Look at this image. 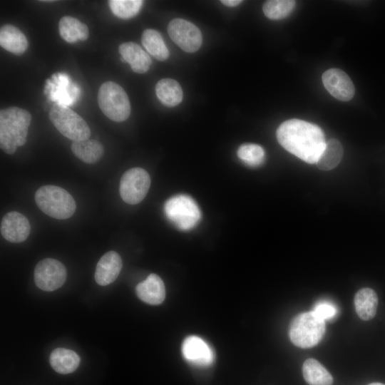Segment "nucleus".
Here are the masks:
<instances>
[{"label":"nucleus","instance_id":"obj_1","mask_svg":"<svg viewBox=\"0 0 385 385\" xmlns=\"http://www.w3.org/2000/svg\"><path fill=\"white\" fill-rule=\"evenodd\" d=\"M277 138L289 153L310 164L317 163L326 144L324 134L318 125L295 118L279 126Z\"/></svg>","mask_w":385,"mask_h":385},{"label":"nucleus","instance_id":"obj_18","mask_svg":"<svg viewBox=\"0 0 385 385\" xmlns=\"http://www.w3.org/2000/svg\"><path fill=\"white\" fill-rule=\"evenodd\" d=\"M80 361L74 351L61 347L53 349L49 356L51 367L61 374L73 372L78 367Z\"/></svg>","mask_w":385,"mask_h":385},{"label":"nucleus","instance_id":"obj_17","mask_svg":"<svg viewBox=\"0 0 385 385\" xmlns=\"http://www.w3.org/2000/svg\"><path fill=\"white\" fill-rule=\"evenodd\" d=\"M0 45L14 54L21 55L26 51L29 43L26 36L18 28L6 24L0 29Z\"/></svg>","mask_w":385,"mask_h":385},{"label":"nucleus","instance_id":"obj_30","mask_svg":"<svg viewBox=\"0 0 385 385\" xmlns=\"http://www.w3.org/2000/svg\"><path fill=\"white\" fill-rule=\"evenodd\" d=\"M220 2L225 6L233 7L239 5L242 1L241 0H221Z\"/></svg>","mask_w":385,"mask_h":385},{"label":"nucleus","instance_id":"obj_5","mask_svg":"<svg viewBox=\"0 0 385 385\" xmlns=\"http://www.w3.org/2000/svg\"><path fill=\"white\" fill-rule=\"evenodd\" d=\"M98 106L103 114L111 120L122 122L130 114V104L124 89L113 81L103 83L98 90Z\"/></svg>","mask_w":385,"mask_h":385},{"label":"nucleus","instance_id":"obj_24","mask_svg":"<svg viewBox=\"0 0 385 385\" xmlns=\"http://www.w3.org/2000/svg\"><path fill=\"white\" fill-rule=\"evenodd\" d=\"M141 43L146 51L155 59L165 61L169 57V51L161 34L156 30L145 29L141 36Z\"/></svg>","mask_w":385,"mask_h":385},{"label":"nucleus","instance_id":"obj_2","mask_svg":"<svg viewBox=\"0 0 385 385\" xmlns=\"http://www.w3.org/2000/svg\"><path fill=\"white\" fill-rule=\"evenodd\" d=\"M31 115L25 109L12 106L0 111V145L7 154L15 153L26 142Z\"/></svg>","mask_w":385,"mask_h":385},{"label":"nucleus","instance_id":"obj_19","mask_svg":"<svg viewBox=\"0 0 385 385\" xmlns=\"http://www.w3.org/2000/svg\"><path fill=\"white\" fill-rule=\"evenodd\" d=\"M354 306L360 319L368 321L373 319L376 313L378 297L371 288H362L354 296Z\"/></svg>","mask_w":385,"mask_h":385},{"label":"nucleus","instance_id":"obj_6","mask_svg":"<svg viewBox=\"0 0 385 385\" xmlns=\"http://www.w3.org/2000/svg\"><path fill=\"white\" fill-rule=\"evenodd\" d=\"M164 211L168 219L181 230L192 229L201 219V211L197 202L185 194L168 199L164 205Z\"/></svg>","mask_w":385,"mask_h":385},{"label":"nucleus","instance_id":"obj_25","mask_svg":"<svg viewBox=\"0 0 385 385\" xmlns=\"http://www.w3.org/2000/svg\"><path fill=\"white\" fill-rule=\"evenodd\" d=\"M343 155V148L337 139L326 141L324 148L316 164L322 170H330L340 163Z\"/></svg>","mask_w":385,"mask_h":385},{"label":"nucleus","instance_id":"obj_16","mask_svg":"<svg viewBox=\"0 0 385 385\" xmlns=\"http://www.w3.org/2000/svg\"><path fill=\"white\" fill-rule=\"evenodd\" d=\"M121 61L130 65L132 70L138 73L148 71L152 63L150 56L136 43L126 42L118 47Z\"/></svg>","mask_w":385,"mask_h":385},{"label":"nucleus","instance_id":"obj_20","mask_svg":"<svg viewBox=\"0 0 385 385\" xmlns=\"http://www.w3.org/2000/svg\"><path fill=\"white\" fill-rule=\"evenodd\" d=\"M58 29L61 36L71 43L78 40L86 41L89 36L88 26L70 16H65L60 19Z\"/></svg>","mask_w":385,"mask_h":385},{"label":"nucleus","instance_id":"obj_28","mask_svg":"<svg viewBox=\"0 0 385 385\" xmlns=\"http://www.w3.org/2000/svg\"><path fill=\"white\" fill-rule=\"evenodd\" d=\"M108 2L113 14L124 19L135 16L143 3L140 0H111Z\"/></svg>","mask_w":385,"mask_h":385},{"label":"nucleus","instance_id":"obj_11","mask_svg":"<svg viewBox=\"0 0 385 385\" xmlns=\"http://www.w3.org/2000/svg\"><path fill=\"white\" fill-rule=\"evenodd\" d=\"M322 82L327 91L342 101L351 100L355 92L354 86L349 76L339 68H330L322 75Z\"/></svg>","mask_w":385,"mask_h":385},{"label":"nucleus","instance_id":"obj_15","mask_svg":"<svg viewBox=\"0 0 385 385\" xmlns=\"http://www.w3.org/2000/svg\"><path fill=\"white\" fill-rule=\"evenodd\" d=\"M135 292L140 300L151 305L161 304L165 297L164 283L158 275L153 273L136 286Z\"/></svg>","mask_w":385,"mask_h":385},{"label":"nucleus","instance_id":"obj_27","mask_svg":"<svg viewBox=\"0 0 385 385\" xmlns=\"http://www.w3.org/2000/svg\"><path fill=\"white\" fill-rule=\"evenodd\" d=\"M238 158L250 167L261 165L265 159V153L262 146L245 143L240 145L237 150Z\"/></svg>","mask_w":385,"mask_h":385},{"label":"nucleus","instance_id":"obj_21","mask_svg":"<svg viewBox=\"0 0 385 385\" xmlns=\"http://www.w3.org/2000/svg\"><path fill=\"white\" fill-rule=\"evenodd\" d=\"M158 99L168 107H174L181 103L183 90L178 81L172 78H163L155 86Z\"/></svg>","mask_w":385,"mask_h":385},{"label":"nucleus","instance_id":"obj_7","mask_svg":"<svg viewBox=\"0 0 385 385\" xmlns=\"http://www.w3.org/2000/svg\"><path fill=\"white\" fill-rule=\"evenodd\" d=\"M49 119L63 136L73 141L87 140L91 135V130L84 119L66 106L53 104L49 111Z\"/></svg>","mask_w":385,"mask_h":385},{"label":"nucleus","instance_id":"obj_14","mask_svg":"<svg viewBox=\"0 0 385 385\" xmlns=\"http://www.w3.org/2000/svg\"><path fill=\"white\" fill-rule=\"evenodd\" d=\"M122 269L120 256L115 251L104 254L97 263L95 279L101 285L106 286L113 282Z\"/></svg>","mask_w":385,"mask_h":385},{"label":"nucleus","instance_id":"obj_13","mask_svg":"<svg viewBox=\"0 0 385 385\" xmlns=\"http://www.w3.org/2000/svg\"><path fill=\"white\" fill-rule=\"evenodd\" d=\"M1 234L9 242L19 243L29 235L31 226L28 219L21 213L11 211L6 213L1 221Z\"/></svg>","mask_w":385,"mask_h":385},{"label":"nucleus","instance_id":"obj_10","mask_svg":"<svg viewBox=\"0 0 385 385\" xmlns=\"http://www.w3.org/2000/svg\"><path fill=\"white\" fill-rule=\"evenodd\" d=\"M66 279V269L58 260L46 258L40 261L34 270L36 285L46 292L61 287Z\"/></svg>","mask_w":385,"mask_h":385},{"label":"nucleus","instance_id":"obj_23","mask_svg":"<svg viewBox=\"0 0 385 385\" xmlns=\"http://www.w3.org/2000/svg\"><path fill=\"white\" fill-rule=\"evenodd\" d=\"M305 381L310 385H332L333 378L327 369L314 359H307L302 366Z\"/></svg>","mask_w":385,"mask_h":385},{"label":"nucleus","instance_id":"obj_22","mask_svg":"<svg viewBox=\"0 0 385 385\" xmlns=\"http://www.w3.org/2000/svg\"><path fill=\"white\" fill-rule=\"evenodd\" d=\"M71 148L78 159L89 164L98 161L104 152L103 146L99 141L90 139L73 141Z\"/></svg>","mask_w":385,"mask_h":385},{"label":"nucleus","instance_id":"obj_26","mask_svg":"<svg viewBox=\"0 0 385 385\" xmlns=\"http://www.w3.org/2000/svg\"><path fill=\"white\" fill-rule=\"evenodd\" d=\"M296 2L292 0L267 1L262 6L265 15L273 20L282 19L293 11Z\"/></svg>","mask_w":385,"mask_h":385},{"label":"nucleus","instance_id":"obj_12","mask_svg":"<svg viewBox=\"0 0 385 385\" xmlns=\"http://www.w3.org/2000/svg\"><path fill=\"white\" fill-rule=\"evenodd\" d=\"M182 354L185 360L197 366H207L215 360V354L210 345L197 336H189L182 344Z\"/></svg>","mask_w":385,"mask_h":385},{"label":"nucleus","instance_id":"obj_29","mask_svg":"<svg viewBox=\"0 0 385 385\" xmlns=\"http://www.w3.org/2000/svg\"><path fill=\"white\" fill-rule=\"evenodd\" d=\"M313 312L323 320L333 318L337 314L336 307L329 302H318L312 309Z\"/></svg>","mask_w":385,"mask_h":385},{"label":"nucleus","instance_id":"obj_8","mask_svg":"<svg viewBox=\"0 0 385 385\" xmlns=\"http://www.w3.org/2000/svg\"><path fill=\"white\" fill-rule=\"evenodd\" d=\"M150 178L146 170L133 168L126 170L120 181V195L122 200L130 205L141 202L148 193Z\"/></svg>","mask_w":385,"mask_h":385},{"label":"nucleus","instance_id":"obj_9","mask_svg":"<svg viewBox=\"0 0 385 385\" xmlns=\"http://www.w3.org/2000/svg\"><path fill=\"white\" fill-rule=\"evenodd\" d=\"M168 32L172 41L185 52H195L202 45L200 30L188 21L173 19L168 26Z\"/></svg>","mask_w":385,"mask_h":385},{"label":"nucleus","instance_id":"obj_31","mask_svg":"<svg viewBox=\"0 0 385 385\" xmlns=\"http://www.w3.org/2000/svg\"><path fill=\"white\" fill-rule=\"evenodd\" d=\"M369 385H385V384H381V383H371V384H370Z\"/></svg>","mask_w":385,"mask_h":385},{"label":"nucleus","instance_id":"obj_3","mask_svg":"<svg viewBox=\"0 0 385 385\" xmlns=\"http://www.w3.org/2000/svg\"><path fill=\"white\" fill-rule=\"evenodd\" d=\"M35 200L39 209L47 215L58 220L71 217L76 204L71 194L56 185H43L35 193Z\"/></svg>","mask_w":385,"mask_h":385},{"label":"nucleus","instance_id":"obj_4","mask_svg":"<svg viewBox=\"0 0 385 385\" xmlns=\"http://www.w3.org/2000/svg\"><path fill=\"white\" fill-rule=\"evenodd\" d=\"M325 333V321L313 311L297 315L289 325V336L292 342L301 348L317 345Z\"/></svg>","mask_w":385,"mask_h":385}]
</instances>
